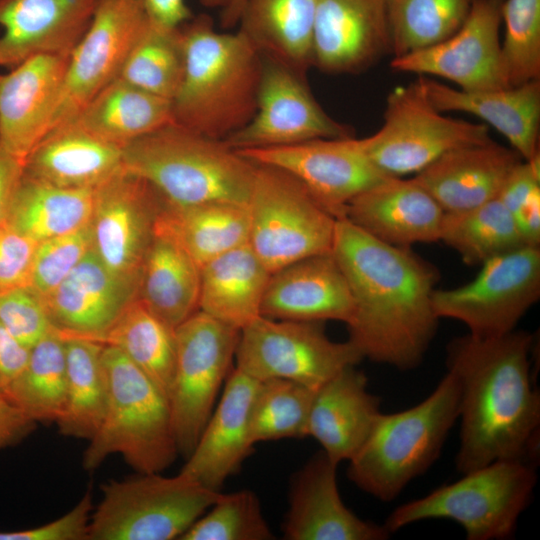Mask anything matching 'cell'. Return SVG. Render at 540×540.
<instances>
[{"label":"cell","instance_id":"44","mask_svg":"<svg viewBox=\"0 0 540 540\" xmlns=\"http://www.w3.org/2000/svg\"><path fill=\"white\" fill-rule=\"evenodd\" d=\"M501 57L509 87L540 80V0H504Z\"/></svg>","mask_w":540,"mask_h":540},{"label":"cell","instance_id":"12","mask_svg":"<svg viewBox=\"0 0 540 540\" xmlns=\"http://www.w3.org/2000/svg\"><path fill=\"white\" fill-rule=\"evenodd\" d=\"M363 359L349 340H331L323 322L259 316L240 330L235 367L258 381L285 379L316 390Z\"/></svg>","mask_w":540,"mask_h":540},{"label":"cell","instance_id":"13","mask_svg":"<svg viewBox=\"0 0 540 540\" xmlns=\"http://www.w3.org/2000/svg\"><path fill=\"white\" fill-rule=\"evenodd\" d=\"M469 283L435 289L432 306L437 317L457 320L478 338L515 330L540 297V247L524 245L491 258Z\"/></svg>","mask_w":540,"mask_h":540},{"label":"cell","instance_id":"19","mask_svg":"<svg viewBox=\"0 0 540 540\" xmlns=\"http://www.w3.org/2000/svg\"><path fill=\"white\" fill-rule=\"evenodd\" d=\"M139 285L110 271L91 249L42 301L52 326L62 337L103 343L138 297Z\"/></svg>","mask_w":540,"mask_h":540},{"label":"cell","instance_id":"47","mask_svg":"<svg viewBox=\"0 0 540 540\" xmlns=\"http://www.w3.org/2000/svg\"><path fill=\"white\" fill-rule=\"evenodd\" d=\"M511 214L526 245H540V155L521 160L496 197Z\"/></svg>","mask_w":540,"mask_h":540},{"label":"cell","instance_id":"31","mask_svg":"<svg viewBox=\"0 0 540 540\" xmlns=\"http://www.w3.org/2000/svg\"><path fill=\"white\" fill-rule=\"evenodd\" d=\"M316 0H244L237 25L264 57L306 77L313 67Z\"/></svg>","mask_w":540,"mask_h":540},{"label":"cell","instance_id":"38","mask_svg":"<svg viewBox=\"0 0 540 540\" xmlns=\"http://www.w3.org/2000/svg\"><path fill=\"white\" fill-rule=\"evenodd\" d=\"M105 345L122 352L167 397L176 361V334L138 297L106 335Z\"/></svg>","mask_w":540,"mask_h":540},{"label":"cell","instance_id":"52","mask_svg":"<svg viewBox=\"0 0 540 540\" xmlns=\"http://www.w3.org/2000/svg\"><path fill=\"white\" fill-rule=\"evenodd\" d=\"M36 424L5 393H0V450L21 442Z\"/></svg>","mask_w":540,"mask_h":540},{"label":"cell","instance_id":"8","mask_svg":"<svg viewBox=\"0 0 540 540\" xmlns=\"http://www.w3.org/2000/svg\"><path fill=\"white\" fill-rule=\"evenodd\" d=\"M220 493L180 472L110 481L91 513L87 540L180 539Z\"/></svg>","mask_w":540,"mask_h":540},{"label":"cell","instance_id":"32","mask_svg":"<svg viewBox=\"0 0 540 540\" xmlns=\"http://www.w3.org/2000/svg\"><path fill=\"white\" fill-rule=\"evenodd\" d=\"M270 275L249 243L234 248L201 267L199 310L241 330L261 316Z\"/></svg>","mask_w":540,"mask_h":540},{"label":"cell","instance_id":"3","mask_svg":"<svg viewBox=\"0 0 540 540\" xmlns=\"http://www.w3.org/2000/svg\"><path fill=\"white\" fill-rule=\"evenodd\" d=\"M180 30L185 71L171 100L174 123L225 140L256 112L262 56L242 33L217 31L205 14Z\"/></svg>","mask_w":540,"mask_h":540},{"label":"cell","instance_id":"24","mask_svg":"<svg viewBox=\"0 0 540 540\" xmlns=\"http://www.w3.org/2000/svg\"><path fill=\"white\" fill-rule=\"evenodd\" d=\"M101 0H0V66L39 54L69 56Z\"/></svg>","mask_w":540,"mask_h":540},{"label":"cell","instance_id":"10","mask_svg":"<svg viewBox=\"0 0 540 540\" xmlns=\"http://www.w3.org/2000/svg\"><path fill=\"white\" fill-rule=\"evenodd\" d=\"M489 127L445 116L427 98L417 78L398 86L386 98L382 126L359 144L382 173L416 174L445 153L490 141Z\"/></svg>","mask_w":540,"mask_h":540},{"label":"cell","instance_id":"33","mask_svg":"<svg viewBox=\"0 0 540 540\" xmlns=\"http://www.w3.org/2000/svg\"><path fill=\"white\" fill-rule=\"evenodd\" d=\"M155 232L173 239L202 267L249 243L248 204L212 201L175 205L164 199L157 214Z\"/></svg>","mask_w":540,"mask_h":540},{"label":"cell","instance_id":"30","mask_svg":"<svg viewBox=\"0 0 540 540\" xmlns=\"http://www.w3.org/2000/svg\"><path fill=\"white\" fill-rule=\"evenodd\" d=\"M123 167V147L75 121L50 129L23 161V174L58 187L95 189Z\"/></svg>","mask_w":540,"mask_h":540},{"label":"cell","instance_id":"46","mask_svg":"<svg viewBox=\"0 0 540 540\" xmlns=\"http://www.w3.org/2000/svg\"><path fill=\"white\" fill-rule=\"evenodd\" d=\"M92 249L90 225L37 243L29 287L48 296Z\"/></svg>","mask_w":540,"mask_h":540},{"label":"cell","instance_id":"37","mask_svg":"<svg viewBox=\"0 0 540 540\" xmlns=\"http://www.w3.org/2000/svg\"><path fill=\"white\" fill-rule=\"evenodd\" d=\"M64 345L66 400L56 425L65 436L89 441L98 430L107 405L108 378L103 360L105 344L67 337Z\"/></svg>","mask_w":540,"mask_h":540},{"label":"cell","instance_id":"16","mask_svg":"<svg viewBox=\"0 0 540 540\" xmlns=\"http://www.w3.org/2000/svg\"><path fill=\"white\" fill-rule=\"evenodd\" d=\"M162 195L123 167L94 189L92 250L113 273L140 282Z\"/></svg>","mask_w":540,"mask_h":540},{"label":"cell","instance_id":"18","mask_svg":"<svg viewBox=\"0 0 540 540\" xmlns=\"http://www.w3.org/2000/svg\"><path fill=\"white\" fill-rule=\"evenodd\" d=\"M237 151L256 164L294 176L337 219L345 217L354 197L388 177L370 162L354 136Z\"/></svg>","mask_w":540,"mask_h":540},{"label":"cell","instance_id":"48","mask_svg":"<svg viewBox=\"0 0 540 540\" xmlns=\"http://www.w3.org/2000/svg\"><path fill=\"white\" fill-rule=\"evenodd\" d=\"M0 322L29 349L55 331L42 299L29 286L0 294Z\"/></svg>","mask_w":540,"mask_h":540},{"label":"cell","instance_id":"2","mask_svg":"<svg viewBox=\"0 0 540 540\" xmlns=\"http://www.w3.org/2000/svg\"><path fill=\"white\" fill-rule=\"evenodd\" d=\"M533 337L513 330L447 346V371L460 387V445L456 468L464 474L499 460L535 465L539 454L540 393L531 379Z\"/></svg>","mask_w":540,"mask_h":540},{"label":"cell","instance_id":"26","mask_svg":"<svg viewBox=\"0 0 540 540\" xmlns=\"http://www.w3.org/2000/svg\"><path fill=\"white\" fill-rule=\"evenodd\" d=\"M353 310L349 286L331 252L298 260L271 273L261 316L347 324Z\"/></svg>","mask_w":540,"mask_h":540},{"label":"cell","instance_id":"14","mask_svg":"<svg viewBox=\"0 0 540 540\" xmlns=\"http://www.w3.org/2000/svg\"><path fill=\"white\" fill-rule=\"evenodd\" d=\"M150 19L136 0H101L72 50L50 129L72 121L101 90L120 77Z\"/></svg>","mask_w":540,"mask_h":540},{"label":"cell","instance_id":"22","mask_svg":"<svg viewBox=\"0 0 540 540\" xmlns=\"http://www.w3.org/2000/svg\"><path fill=\"white\" fill-rule=\"evenodd\" d=\"M337 466L322 450L294 476L282 527L286 540H385L383 525L359 518L342 501Z\"/></svg>","mask_w":540,"mask_h":540},{"label":"cell","instance_id":"27","mask_svg":"<svg viewBox=\"0 0 540 540\" xmlns=\"http://www.w3.org/2000/svg\"><path fill=\"white\" fill-rule=\"evenodd\" d=\"M418 78L438 111L480 118L502 134L523 160L539 155L540 80L507 88L464 91L431 77Z\"/></svg>","mask_w":540,"mask_h":540},{"label":"cell","instance_id":"50","mask_svg":"<svg viewBox=\"0 0 540 540\" xmlns=\"http://www.w3.org/2000/svg\"><path fill=\"white\" fill-rule=\"evenodd\" d=\"M92 496L87 492L66 514L42 526L19 531H0V540H87Z\"/></svg>","mask_w":540,"mask_h":540},{"label":"cell","instance_id":"54","mask_svg":"<svg viewBox=\"0 0 540 540\" xmlns=\"http://www.w3.org/2000/svg\"><path fill=\"white\" fill-rule=\"evenodd\" d=\"M23 174V161L0 147V227L6 224L15 189Z\"/></svg>","mask_w":540,"mask_h":540},{"label":"cell","instance_id":"55","mask_svg":"<svg viewBox=\"0 0 540 540\" xmlns=\"http://www.w3.org/2000/svg\"><path fill=\"white\" fill-rule=\"evenodd\" d=\"M244 0H230L229 4L221 10L220 22L223 28L236 26Z\"/></svg>","mask_w":540,"mask_h":540},{"label":"cell","instance_id":"15","mask_svg":"<svg viewBox=\"0 0 540 540\" xmlns=\"http://www.w3.org/2000/svg\"><path fill=\"white\" fill-rule=\"evenodd\" d=\"M347 137H353L352 128L326 113L310 91L306 77L262 57L256 112L247 125L224 141L235 150H243Z\"/></svg>","mask_w":540,"mask_h":540},{"label":"cell","instance_id":"17","mask_svg":"<svg viewBox=\"0 0 540 540\" xmlns=\"http://www.w3.org/2000/svg\"><path fill=\"white\" fill-rule=\"evenodd\" d=\"M504 0H475L462 26L433 46L392 57V70L436 76L464 91L509 87L502 57L500 27Z\"/></svg>","mask_w":540,"mask_h":540},{"label":"cell","instance_id":"49","mask_svg":"<svg viewBox=\"0 0 540 540\" xmlns=\"http://www.w3.org/2000/svg\"><path fill=\"white\" fill-rule=\"evenodd\" d=\"M36 246L7 224L0 227V294L29 286Z\"/></svg>","mask_w":540,"mask_h":540},{"label":"cell","instance_id":"28","mask_svg":"<svg viewBox=\"0 0 540 540\" xmlns=\"http://www.w3.org/2000/svg\"><path fill=\"white\" fill-rule=\"evenodd\" d=\"M522 157L493 139L451 150L412 178L444 212H459L497 197Z\"/></svg>","mask_w":540,"mask_h":540},{"label":"cell","instance_id":"45","mask_svg":"<svg viewBox=\"0 0 540 540\" xmlns=\"http://www.w3.org/2000/svg\"><path fill=\"white\" fill-rule=\"evenodd\" d=\"M260 501L251 490L220 493L209 509L181 536V540L274 539Z\"/></svg>","mask_w":540,"mask_h":540},{"label":"cell","instance_id":"35","mask_svg":"<svg viewBox=\"0 0 540 540\" xmlns=\"http://www.w3.org/2000/svg\"><path fill=\"white\" fill-rule=\"evenodd\" d=\"M93 135L121 147L174 123L171 100L121 78L89 101L72 120Z\"/></svg>","mask_w":540,"mask_h":540},{"label":"cell","instance_id":"53","mask_svg":"<svg viewBox=\"0 0 540 540\" xmlns=\"http://www.w3.org/2000/svg\"><path fill=\"white\" fill-rule=\"evenodd\" d=\"M30 349L0 322V393H4L27 364Z\"/></svg>","mask_w":540,"mask_h":540},{"label":"cell","instance_id":"41","mask_svg":"<svg viewBox=\"0 0 540 540\" xmlns=\"http://www.w3.org/2000/svg\"><path fill=\"white\" fill-rule=\"evenodd\" d=\"M475 0H387L391 55L438 44L465 22Z\"/></svg>","mask_w":540,"mask_h":540},{"label":"cell","instance_id":"39","mask_svg":"<svg viewBox=\"0 0 540 540\" xmlns=\"http://www.w3.org/2000/svg\"><path fill=\"white\" fill-rule=\"evenodd\" d=\"M64 338L55 330L30 349L26 366L4 392L36 423H55L66 400Z\"/></svg>","mask_w":540,"mask_h":540},{"label":"cell","instance_id":"34","mask_svg":"<svg viewBox=\"0 0 540 540\" xmlns=\"http://www.w3.org/2000/svg\"><path fill=\"white\" fill-rule=\"evenodd\" d=\"M201 267L170 237L154 232L140 277L138 298L177 328L199 310Z\"/></svg>","mask_w":540,"mask_h":540},{"label":"cell","instance_id":"20","mask_svg":"<svg viewBox=\"0 0 540 540\" xmlns=\"http://www.w3.org/2000/svg\"><path fill=\"white\" fill-rule=\"evenodd\" d=\"M387 54V0H316L313 67L329 74H357Z\"/></svg>","mask_w":540,"mask_h":540},{"label":"cell","instance_id":"21","mask_svg":"<svg viewBox=\"0 0 540 540\" xmlns=\"http://www.w3.org/2000/svg\"><path fill=\"white\" fill-rule=\"evenodd\" d=\"M68 57L39 54L0 74V147L22 161L49 131Z\"/></svg>","mask_w":540,"mask_h":540},{"label":"cell","instance_id":"1","mask_svg":"<svg viewBox=\"0 0 540 540\" xmlns=\"http://www.w3.org/2000/svg\"><path fill=\"white\" fill-rule=\"evenodd\" d=\"M332 254L354 304L348 340L363 358L416 368L437 331L432 294L438 270L410 247L382 242L346 217L337 219Z\"/></svg>","mask_w":540,"mask_h":540},{"label":"cell","instance_id":"11","mask_svg":"<svg viewBox=\"0 0 540 540\" xmlns=\"http://www.w3.org/2000/svg\"><path fill=\"white\" fill-rule=\"evenodd\" d=\"M168 397L179 454L194 449L235 359L240 330L198 310L176 329Z\"/></svg>","mask_w":540,"mask_h":540},{"label":"cell","instance_id":"43","mask_svg":"<svg viewBox=\"0 0 540 540\" xmlns=\"http://www.w3.org/2000/svg\"><path fill=\"white\" fill-rule=\"evenodd\" d=\"M314 393L315 390L290 380L259 381L250 417L253 443L308 436Z\"/></svg>","mask_w":540,"mask_h":540},{"label":"cell","instance_id":"5","mask_svg":"<svg viewBox=\"0 0 540 540\" xmlns=\"http://www.w3.org/2000/svg\"><path fill=\"white\" fill-rule=\"evenodd\" d=\"M460 387L447 371L432 393L406 410L378 416L349 460L347 475L362 491L389 502L438 458L459 418Z\"/></svg>","mask_w":540,"mask_h":540},{"label":"cell","instance_id":"7","mask_svg":"<svg viewBox=\"0 0 540 540\" xmlns=\"http://www.w3.org/2000/svg\"><path fill=\"white\" fill-rule=\"evenodd\" d=\"M429 494L394 509L384 526L392 534L423 520L460 524L468 540L511 538L537 483L534 464L499 460L463 474Z\"/></svg>","mask_w":540,"mask_h":540},{"label":"cell","instance_id":"9","mask_svg":"<svg viewBox=\"0 0 540 540\" xmlns=\"http://www.w3.org/2000/svg\"><path fill=\"white\" fill-rule=\"evenodd\" d=\"M248 209L249 245L270 273L332 252L337 218L289 173L256 164Z\"/></svg>","mask_w":540,"mask_h":540},{"label":"cell","instance_id":"4","mask_svg":"<svg viewBox=\"0 0 540 540\" xmlns=\"http://www.w3.org/2000/svg\"><path fill=\"white\" fill-rule=\"evenodd\" d=\"M123 168L171 204H248L256 164L224 140L171 123L125 145Z\"/></svg>","mask_w":540,"mask_h":540},{"label":"cell","instance_id":"23","mask_svg":"<svg viewBox=\"0 0 540 540\" xmlns=\"http://www.w3.org/2000/svg\"><path fill=\"white\" fill-rule=\"evenodd\" d=\"M259 381L233 367L194 449L180 473L214 491L253 452L250 417Z\"/></svg>","mask_w":540,"mask_h":540},{"label":"cell","instance_id":"40","mask_svg":"<svg viewBox=\"0 0 540 540\" xmlns=\"http://www.w3.org/2000/svg\"><path fill=\"white\" fill-rule=\"evenodd\" d=\"M439 240L468 265H481L526 245L511 214L497 198L467 210L445 212Z\"/></svg>","mask_w":540,"mask_h":540},{"label":"cell","instance_id":"42","mask_svg":"<svg viewBox=\"0 0 540 540\" xmlns=\"http://www.w3.org/2000/svg\"><path fill=\"white\" fill-rule=\"evenodd\" d=\"M185 71V48L180 27L168 28L150 20L126 63L122 80L156 96L172 100Z\"/></svg>","mask_w":540,"mask_h":540},{"label":"cell","instance_id":"51","mask_svg":"<svg viewBox=\"0 0 540 540\" xmlns=\"http://www.w3.org/2000/svg\"><path fill=\"white\" fill-rule=\"evenodd\" d=\"M143 8L148 18L161 26L178 28L189 21L193 14L185 0H136ZM210 8L223 10L230 0H200Z\"/></svg>","mask_w":540,"mask_h":540},{"label":"cell","instance_id":"36","mask_svg":"<svg viewBox=\"0 0 540 540\" xmlns=\"http://www.w3.org/2000/svg\"><path fill=\"white\" fill-rule=\"evenodd\" d=\"M94 189L58 187L22 174L6 224L39 243L90 223Z\"/></svg>","mask_w":540,"mask_h":540},{"label":"cell","instance_id":"25","mask_svg":"<svg viewBox=\"0 0 540 540\" xmlns=\"http://www.w3.org/2000/svg\"><path fill=\"white\" fill-rule=\"evenodd\" d=\"M445 212L413 178L388 176L354 197L345 217L390 245L410 247L440 239Z\"/></svg>","mask_w":540,"mask_h":540},{"label":"cell","instance_id":"6","mask_svg":"<svg viewBox=\"0 0 540 540\" xmlns=\"http://www.w3.org/2000/svg\"><path fill=\"white\" fill-rule=\"evenodd\" d=\"M103 360L107 405L83 467L94 470L119 454L140 474L162 472L179 454L167 397L117 348L104 345Z\"/></svg>","mask_w":540,"mask_h":540},{"label":"cell","instance_id":"29","mask_svg":"<svg viewBox=\"0 0 540 540\" xmlns=\"http://www.w3.org/2000/svg\"><path fill=\"white\" fill-rule=\"evenodd\" d=\"M380 413V398L369 392L367 376L349 366L315 390L307 433L339 464L358 452Z\"/></svg>","mask_w":540,"mask_h":540}]
</instances>
